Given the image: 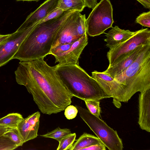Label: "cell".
<instances>
[{"mask_svg":"<svg viewBox=\"0 0 150 150\" xmlns=\"http://www.w3.org/2000/svg\"><path fill=\"white\" fill-rule=\"evenodd\" d=\"M17 1H35L38 2L40 0H16Z\"/></svg>","mask_w":150,"mask_h":150,"instance_id":"cell-34","label":"cell"},{"mask_svg":"<svg viewBox=\"0 0 150 150\" xmlns=\"http://www.w3.org/2000/svg\"><path fill=\"white\" fill-rule=\"evenodd\" d=\"M18 147L8 137L3 135L0 137V150H13Z\"/></svg>","mask_w":150,"mask_h":150,"instance_id":"cell-24","label":"cell"},{"mask_svg":"<svg viewBox=\"0 0 150 150\" xmlns=\"http://www.w3.org/2000/svg\"><path fill=\"white\" fill-rule=\"evenodd\" d=\"M65 11H64L57 7L41 20L39 23L45 22L56 18L61 15Z\"/></svg>","mask_w":150,"mask_h":150,"instance_id":"cell-28","label":"cell"},{"mask_svg":"<svg viewBox=\"0 0 150 150\" xmlns=\"http://www.w3.org/2000/svg\"><path fill=\"white\" fill-rule=\"evenodd\" d=\"M73 43L58 45L51 49L49 54H51L54 56L61 54L68 50Z\"/></svg>","mask_w":150,"mask_h":150,"instance_id":"cell-26","label":"cell"},{"mask_svg":"<svg viewBox=\"0 0 150 150\" xmlns=\"http://www.w3.org/2000/svg\"><path fill=\"white\" fill-rule=\"evenodd\" d=\"M23 119L19 113H10L0 119V125L8 128H16Z\"/></svg>","mask_w":150,"mask_h":150,"instance_id":"cell-19","label":"cell"},{"mask_svg":"<svg viewBox=\"0 0 150 150\" xmlns=\"http://www.w3.org/2000/svg\"><path fill=\"white\" fill-rule=\"evenodd\" d=\"M97 0H84L86 7L93 9L97 5Z\"/></svg>","mask_w":150,"mask_h":150,"instance_id":"cell-30","label":"cell"},{"mask_svg":"<svg viewBox=\"0 0 150 150\" xmlns=\"http://www.w3.org/2000/svg\"><path fill=\"white\" fill-rule=\"evenodd\" d=\"M10 35V34L6 35H0V44L4 42Z\"/></svg>","mask_w":150,"mask_h":150,"instance_id":"cell-32","label":"cell"},{"mask_svg":"<svg viewBox=\"0 0 150 150\" xmlns=\"http://www.w3.org/2000/svg\"><path fill=\"white\" fill-rule=\"evenodd\" d=\"M73 12L65 11L56 18L37 23L22 42L13 59L29 61L49 54L58 31Z\"/></svg>","mask_w":150,"mask_h":150,"instance_id":"cell-2","label":"cell"},{"mask_svg":"<svg viewBox=\"0 0 150 150\" xmlns=\"http://www.w3.org/2000/svg\"><path fill=\"white\" fill-rule=\"evenodd\" d=\"M84 101L86 107L90 112L100 118L101 111L100 106V101L94 100H87Z\"/></svg>","mask_w":150,"mask_h":150,"instance_id":"cell-23","label":"cell"},{"mask_svg":"<svg viewBox=\"0 0 150 150\" xmlns=\"http://www.w3.org/2000/svg\"><path fill=\"white\" fill-rule=\"evenodd\" d=\"M44 57L20 61L15 71L17 83L23 85L42 113L48 115L64 110L73 97Z\"/></svg>","mask_w":150,"mask_h":150,"instance_id":"cell-1","label":"cell"},{"mask_svg":"<svg viewBox=\"0 0 150 150\" xmlns=\"http://www.w3.org/2000/svg\"><path fill=\"white\" fill-rule=\"evenodd\" d=\"M40 116L37 111L23 118L18 124L17 128L24 143L37 137Z\"/></svg>","mask_w":150,"mask_h":150,"instance_id":"cell-13","label":"cell"},{"mask_svg":"<svg viewBox=\"0 0 150 150\" xmlns=\"http://www.w3.org/2000/svg\"><path fill=\"white\" fill-rule=\"evenodd\" d=\"M55 72L73 96L84 101L111 98L79 65L54 66Z\"/></svg>","mask_w":150,"mask_h":150,"instance_id":"cell-3","label":"cell"},{"mask_svg":"<svg viewBox=\"0 0 150 150\" xmlns=\"http://www.w3.org/2000/svg\"><path fill=\"white\" fill-rule=\"evenodd\" d=\"M59 0H47L29 15L17 31L28 28L37 23L45 18L57 8Z\"/></svg>","mask_w":150,"mask_h":150,"instance_id":"cell-12","label":"cell"},{"mask_svg":"<svg viewBox=\"0 0 150 150\" xmlns=\"http://www.w3.org/2000/svg\"><path fill=\"white\" fill-rule=\"evenodd\" d=\"M37 24L21 30H16L0 44V67L13 59L22 42Z\"/></svg>","mask_w":150,"mask_h":150,"instance_id":"cell-9","label":"cell"},{"mask_svg":"<svg viewBox=\"0 0 150 150\" xmlns=\"http://www.w3.org/2000/svg\"><path fill=\"white\" fill-rule=\"evenodd\" d=\"M138 124L140 128L150 132V88L139 94Z\"/></svg>","mask_w":150,"mask_h":150,"instance_id":"cell-14","label":"cell"},{"mask_svg":"<svg viewBox=\"0 0 150 150\" xmlns=\"http://www.w3.org/2000/svg\"><path fill=\"white\" fill-rule=\"evenodd\" d=\"M1 35L0 34V35Z\"/></svg>","mask_w":150,"mask_h":150,"instance_id":"cell-35","label":"cell"},{"mask_svg":"<svg viewBox=\"0 0 150 150\" xmlns=\"http://www.w3.org/2000/svg\"><path fill=\"white\" fill-rule=\"evenodd\" d=\"M8 128H9L0 125V137L2 135Z\"/></svg>","mask_w":150,"mask_h":150,"instance_id":"cell-33","label":"cell"},{"mask_svg":"<svg viewBox=\"0 0 150 150\" xmlns=\"http://www.w3.org/2000/svg\"><path fill=\"white\" fill-rule=\"evenodd\" d=\"M135 22L144 27L150 28V11L140 14L136 18Z\"/></svg>","mask_w":150,"mask_h":150,"instance_id":"cell-25","label":"cell"},{"mask_svg":"<svg viewBox=\"0 0 150 150\" xmlns=\"http://www.w3.org/2000/svg\"><path fill=\"white\" fill-rule=\"evenodd\" d=\"M106 147L103 143L97 144L84 148L86 150H105Z\"/></svg>","mask_w":150,"mask_h":150,"instance_id":"cell-29","label":"cell"},{"mask_svg":"<svg viewBox=\"0 0 150 150\" xmlns=\"http://www.w3.org/2000/svg\"><path fill=\"white\" fill-rule=\"evenodd\" d=\"M149 43V29L146 28L136 31L128 40L110 49L107 54L109 62L108 67L118 62L137 47Z\"/></svg>","mask_w":150,"mask_h":150,"instance_id":"cell-7","label":"cell"},{"mask_svg":"<svg viewBox=\"0 0 150 150\" xmlns=\"http://www.w3.org/2000/svg\"><path fill=\"white\" fill-rule=\"evenodd\" d=\"M80 12L73 11L68 17L58 31L51 49L60 45L73 43L81 37L78 34L77 24Z\"/></svg>","mask_w":150,"mask_h":150,"instance_id":"cell-10","label":"cell"},{"mask_svg":"<svg viewBox=\"0 0 150 150\" xmlns=\"http://www.w3.org/2000/svg\"><path fill=\"white\" fill-rule=\"evenodd\" d=\"M149 44L150 43L137 47L118 62L112 66L108 67L103 72L113 78L120 74L132 64L147 45Z\"/></svg>","mask_w":150,"mask_h":150,"instance_id":"cell-15","label":"cell"},{"mask_svg":"<svg viewBox=\"0 0 150 150\" xmlns=\"http://www.w3.org/2000/svg\"><path fill=\"white\" fill-rule=\"evenodd\" d=\"M88 43L87 33L74 42L69 49L58 55L54 56L55 63L61 65H79V60L83 51Z\"/></svg>","mask_w":150,"mask_h":150,"instance_id":"cell-11","label":"cell"},{"mask_svg":"<svg viewBox=\"0 0 150 150\" xmlns=\"http://www.w3.org/2000/svg\"><path fill=\"white\" fill-rule=\"evenodd\" d=\"M86 7L84 0H59L57 7L64 11L81 12Z\"/></svg>","mask_w":150,"mask_h":150,"instance_id":"cell-18","label":"cell"},{"mask_svg":"<svg viewBox=\"0 0 150 150\" xmlns=\"http://www.w3.org/2000/svg\"><path fill=\"white\" fill-rule=\"evenodd\" d=\"M146 8H150V0H136Z\"/></svg>","mask_w":150,"mask_h":150,"instance_id":"cell-31","label":"cell"},{"mask_svg":"<svg viewBox=\"0 0 150 150\" xmlns=\"http://www.w3.org/2000/svg\"><path fill=\"white\" fill-rule=\"evenodd\" d=\"M71 133L69 129H61L58 127L50 132L40 136L44 137L53 139L59 142L62 138Z\"/></svg>","mask_w":150,"mask_h":150,"instance_id":"cell-20","label":"cell"},{"mask_svg":"<svg viewBox=\"0 0 150 150\" xmlns=\"http://www.w3.org/2000/svg\"><path fill=\"white\" fill-rule=\"evenodd\" d=\"M76 134L71 133L62 138L59 142L57 150H69L75 141Z\"/></svg>","mask_w":150,"mask_h":150,"instance_id":"cell-22","label":"cell"},{"mask_svg":"<svg viewBox=\"0 0 150 150\" xmlns=\"http://www.w3.org/2000/svg\"><path fill=\"white\" fill-rule=\"evenodd\" d=\"M76 141L69 150H83L84 148L93 145L103 143L97 137L85 132Z\"/></svg>","mask_w":150,"mask_h":150,"instance_id":"cell-17","label":"cell"},{"mask_svg":"<svg viewBox=\"0 0 150 150\" xmlns=\"http://www.w3.org/2000/svg\"><path fill=\"white\" fill-rule=\"evenodd\" d=\"M64 110V115L68 120H71L75 118L78 112L77 108L73 105H68Z\"/></svg>","mask_w":150,"mask_h":150,"instance_id":"cell-27","label":"cell"},{"mask_svg":"<svg viewBox=\"0 0 150 150\" xmlns=\"http://www.w3.org/2000/svg\"><path fill=\"white\" fill-rule=\"evenodd\" d=\"M79 115L102 143L109 150H122V139L116 131L108 126L99 117L92 114L88 110L76 105Z\"/></svg>","mask_w":150,"mask_h":150,"instance_id":"cell-5","label":"cell"},{"mask_svg":"<svg viewBox=\"0 0 150 150\" xmlns=\"http://www.w3.org/2000/svg\"><path fill=\"white\" fill-rule=\"evenodd\" d=\"M86 20V33L91 37L104 33L112 27L113 8L109 0H101L92 9Z\"/></svg>","mask_w":150,"mask_h":150,"instance_id":"cell-6","label":"cell"},{"mask_svg":"<svg viewBox=\"0 0 150 150\" xmlns=\"http://www.w3.org/2000/svg\"><path fill=\"white\" fill-rule=\"evenodd\" d=\"M91 73V77L111 97L119 102H127L129 100L125 85L119 83L114 78L103 72L94 71Z\"/></svg>","mask_w":150,"mask_h":150,"instance_id":"cell-8","label":"cell"},{"mask_svg":"<svg viewBox=\"0 0 150 150\" xmlns=\"http://www.w3.org/2000/svg\"><path fill=\"white\" fill-rule=\"evenodd\" d=\"M114 79L126 86L130 99L136 93L150 88V44L147 45L132 64Z\"/></svg>","mask_w":150,"mask_h":150,"instance_id":"cell-4","label":"cell"},{"mask_svg":"<svg viewBox=\"0 0 150 150\" xmlns=\"http://www.w3.org/2000/svg\"><path fill=\"white\" fill-rule=\"evenodd\" d=\"M129 30L120 28L118 26L112 27L107 33L104 41L106 42V46L111 49L114 46L128 40L136 33Z\"/></svg>","mask_w":150,"mask_h":150,"instance_id":"cell-16","label":"cell"},{"mask_svg":"<svg viewBox=\"0 0 150 150\" xmlns=\"http://www.w3.org/2000/svg\"><path fill=\"white\" fill-rule=\"evenodd\" d=\"M3 135L9 138L18 147L22 146L24 143L17 127L8 128Z\"/></svg>","mask_w":150,"mask_h":150,"instance_id":"cell-21","label":"cell"}]
</instances>
